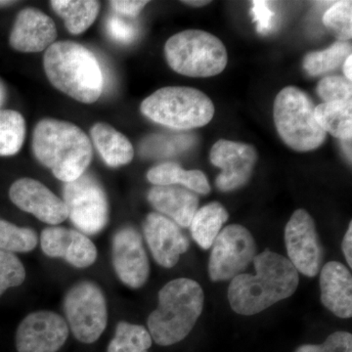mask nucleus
I'll return each instance as SVG.
<instances>
[{
    "mask_svg": "<svg viewBox=\"0 0 352 352\" xmlns=\"http://www.w3.org/2000/svg\"><path fill=\"white\" fill-rule=\"evenodd\" d=\"M256 274L241 273L231 280L228 300L236 314L251 316L293 296L300 276L282 254L266 250L252 261Z\"/></svg>",
    "mask_w": 352,
    "mask_h": 352,
    "instance_id": "obj_1",
    "label": "nucleus"
},
{
    "mask_svg": "<svg viewBox=\"0 0 352 352\" xmlns=\"http://www.w3.org/2000/svg\"><path fill=\"white\" fill-rule=\"evenodd\" d=\"M32 151L57 179L74 182L91 163L92 146L82 129L72 122L44 119L32 134Z\"/></svg>",
    "mask_w": 352,
    "mask_h": 352,
    "instance_id": "obj_2",
    "label": "nucleus"
},
{
    "mask_svg": "<svg viewBox=\"0 0 352 352\" xmlns=\"http://www.w3.org/2000/svg\"><path fill=\"white\" fill-rule=\"evenodd\" d=\"M44 71L57 89L82 103L98 100L104 88L100 64L91 51L73 41H58L46 50Z\"/></svg>",
    "mask_w": 352,
    "mask_h": 352,
    "instance_id": "obj_3",
    "label": "nucleus"
},
{
    "mask_svg": "<svg viewBox=\"0 0 352 352\" xmlns=\"http://www.w3.org/2000/svg\"><path fill=\"white\" fill-rule=\"evenodd\" d=\"M205 295L198 282L177 278L164 285L159 293L157 307L148 318L152 340L170 346L184 340L200 318Z\"/></svg>",
    "mask_w": 352,
    "mask_h": 352,
    "instance_id": "obj_4",
    "label": "nucleus"
},
{
    "mask_svg": "<svg viewBox=\"0 0 352 352\" xmlns=\"http://www.w3.org/2000/svg\"><path fill=\"white\" fill-rule=\"evenodd\" d=\"M140 110L153 122L178 131L206 126L214 116V103L207 95L183 87L157 90L142 102Z\"/></svg>",
    "mask_w": 352,
    "mask_h": 352,
    "instance_id": "obj_5",
    "label": "nucleus"
},
{
    "mask_svg": "<svg viewBox=\"0 0 352 352\" xmlns=\"http://www.w3.org/2000/svg\"><path fill=\"white\" fill-rule=\"evenodd\" d=\"M164 53L173 71L191 78L219 75L228 61L222 41L200 30H187L171 36L164 46Z\"/></svg>",
    "mask_w": 352,
    "mask_h": 352,
    "instance_id": "obj_6",
    "label": "nucleus"
},
{
    "mask_svg": "<svg viewBox=\"0 0 352 352\" xmlns=\"http://www.w3.org/2000/svg\"><path fill=\"white\" fill-rule=\"evenodd\" d=\"M315 106L300 88L285 87L274 102V122L282 140L292 149L308 152L323 145L327 134L315 120Z\"/></svg>",
    "mask_w": 352,
    "mask_h": 352,
    "instance_id": "obj_7",
    "label": "nucleus"
},
{
    "mask_svg": "<svg viewBox=\"0 0 352 352\" xmlns=\"http://www.w3.org/2000/svg\"><path fill=\"white\" fill-rule=\"evenodd\" d=\"M64 311L69 330L78 342L94 344L107 327V302L103 291L91 281H82L65 296Z\"/></svg>",
    "mask_w": 352,
    "mask_h": 352,
    "instance_id": "obj_8",
    "label": "nucleus"
},
{
    "mask_svg": "<svg viewBox=\"0 0 352 352\" xmlns=\"http://www.w3.org/2000/svg\"><path fill=\"white\" fill-rule=\"evenodd\" d=\"M63 201L68 217L80 232L95 235L107 226V196L100 182L85 173L74 182L65 183Z\"/></svg>",
    "mask_w": 352,
    "mask_h": 352,
    "instance_id": "obj_9",
    "label": "nucleus"
},
{
    "mask_svg": "<svg viewBox=\"0 0 352 352\" xmlns=\"http://www.w3.org/2000/svg\"><path fill=\"white\" fill-rule=\"evenodd\" d=\"M212 247L208 275L214 282L232 280L256 256V241L252 233L239 224H231L222 229Z\"/></svg>",
    "mask_w": 352,
    "mask_h": 352,
    "instance_id": "obj_10",
    "label": "nucleus"
},
{
    "mask_svg": "<svg viewBox=\"0 0 352 352\" xmlns=\"http://www.w3.org/2000/svg\"><path fill=\"white\" fill-rule=\"evenodd\" d=\"M285 245L289 263L298 272L315 277L322 268L324 250L315 222L307 210L298 208L285 228Z\"/></svg>",
    "mask_w": 352,
    "mask_h": 352,
    "instance_id": "obj_11",
    "label": "nucleus"
},
{
    "mask_svg": "<svg viewBox=\"0 0 352 352\" xmlns=\"http://www.w3.org/2000/svg\"><path fill=\"white\" fill-rule=\"evenodd\" d=\"M210 159L221 170L215 182L217 188L230 192L245 186L251 179L258 153L254 146L220 139L212 146Z\"/></svg>",
    "mask_w": 352,
    "mask_h": 352,
    "instance_id": "obj_12",
    "label": "nucleus"
},
{
    "mask_svg": "<svg viewBox=\"0 0 352 352\" xmlns=\"http://www.w3.org/2000/svg\"><path fill=\"white\" fill-rule=\"evenodd\" d=\"M69 329L63 317L52 311L25 316L16 332L18 352H57L68 340Z\"/></svg>",
    "mask_w": 352,
    "mask_h": 352,
    "instance_id": "obj_13",
    "label": "nucleus"
},
{
    "mask_svg": "<svg viewBox=\"0 0 352 352\" xmlns=\"http://www.w3.org/2000/svg\"><path fill=\"white\" fill-rule=\"evenodd\" d=\"M112 261L116 274L126 286L131 289L144 286L150 274L149 259L135 228L124 226L113 235Z\"/></svg>",
    "mask_w": 352,
    "mask_h": 352,
    "instance_id": "obj_14",
    "label": "nucleus"
},
{
    "mask_svg": "<svg viewBox=\"0 0 352 352\" xmlns=\"http://www.w3.org/2000/svg\"><path fill=\"white\" fill-rule=\"evenodd\" d=\"M9 198L16 207L34 215L44 223L55 226L68 219L63 200L32 178H20L14 182L9 189Z\"/></svg>",
    "mask_w": 352,
    "mask_h": 352,
    "instance_id": "obj_15",
    "label": "nucleus"
},
{
    "mask_svg": "<svg viewBox=\"0 0 352 352\" xmlns=\"http://www.w3.org/2000/svg\"><path fill=\"white\" fill-rule=\"evenodd\" d=\"M143 233L153 258L164 268L176 265L189 249V240L180 227L159 212H151L143 223Z\"/></svg>",
    "mask_w": 352,
    "mask_h": 352,
    "instance_id": "obj_16",
    "label": "nucleus"
},
{
    "mask_svg": "<svg viewBox=\"0 0 352 352\" xmlns=\"http://www.w3.org/2000/svg\"><path fill=\"white\" fill-rule=\"evenodd\" d=\"M41 250L50 258H63L76 268L91 266L97 249L85 234L65 227L51 226L41 235Z\"/></svg>",
    "mask_w": 352,
    "mask_h": 352,
    "instance_id": "obj_17",
    "label": "nucleus"
},
{
    "mask_svg": "<svg viewBox=\"0 0 352 352\" xmlns=\"http://www.w3.org/2000/svg\"><path fill=\"white\" fill-rule=\"evenodd\" d=\"M56 38V25L53 20L41 10L29 7L18 14L9 43L20 52H41L52 45Z\"/></svg>",
    "mask_w": 352,
    "mask_h": 352,
    "instance_id": "obj_18",
    "label": "nucleus"
},
{
    "mask_svg": "<svg viewBox=\"0 0 352 352\" xmlns=\"http://www.w3.org/2000/svg\"><path fill=\"white\" fill-rule=\"evenodd\" d=\"M321 302L339 318L352 316V276L344 264L330 261L321 268Z\"/></svg>",
    "mask_w": 352,
    "mask_h": 352,
    "instance_id": "obj_19",
    "label": "nucleus"
},
{
    "mask_svg": "<svg viewBox=\"0 0 352 352\" xmlns=\"http://www.w3.org/2000/svg\"><path fill=\"white\" fill-rule=\"evenodd\" d=\"M148 200L159 214L182 227L190 226L199 208L196 193L176 185L152 187L148 192Z\"/></svg>",
    "mask_w": 352,
    "mask_h": 352,
    "instance_id": "obj_20",
    "label": "nucleus"
},
{
    "mask_svg": "<svg viewBox=\"0 0 352 352\" xmlns=\"http://www.w3.org/2000/svg\"><path fill=\"white\" fill-rule=\"evenodd\" d=\"M90 135L102 159L111 168L131 163L134 149L131 141L105 122H97L90 129Z\"/></svg>",
    "mask_w": 352,
    "mask_h": 352,
    "instance_id": "obj_21",
    "label": "nucleus"
},
{
    "mask_svg": "<svg viewBox=\"0 0 352 352\" xmlns=\"http://www.w3.org/2000/svg\"><path fill=\"white\" fill-rule=\"evenodd\" d=\"M147 179L155 186L182 185L184 188L194 193L207 195L210 192V183L203 171L185 170L177 164L164 163L157 164L147 173Z\"/></svg>",
    "mask_w": 352,
    "mask_h": 352,
    "instance_id": "obj_22",
    "label": "nucleus"
},
{
    "mask_svg": "<svg viewBox=\"0 0 352 352\" xmlns=\"http://www.w3.org/2000/svg\"><path fill=\"white\" fill-rule=\"evenodd\" d=\"M228 219L226 208L217 201L198 208L189 226L192 237L204 250L210 249Z\"/></svg>",
    "mask_w": 352,
    "mask_h": 352,
    "instance_id": "obj_23",
    "label": "nucleus"
},
{
    "mask_svg": "<svg viewBox=\"0 0 352 352\" xmlns=\"http://www.w3.org/2000/svg\"><path fill=\"white\" fill-rule=\"evenodd\" d=\"M315 120L326 133L340 140H351L352 103L328 102L315 106Z\"/></svg>",
    "mask_w": 352,
    "mask_h": 352,
    "instance_id": "obj_24",
    "label": "nucleus"
},
{
    "mask_svg": "<svg viewBox=\"0 0 352 352\" xmlns=\"http://www.w3.org/2000/svg\"><path fill=\"white\" fill-rule=\"evenodd\" d=\"M50 6L73 34L87 31L96 20L100 9V2L94 0H52Z\"/></svg>",
    "mask_w": 352,
    "mask_h": 352,
    "instance_id": "obj_25",
    "label": "nucleus"
},
{
    "mask_svg": "<svg viewBox=\"0 0 352 352\" xmlns=\"http://www.w3.org/2000/svg\"><path fill=\"white\" fill-rule=\"evenodd\" d=\"M25 122L19 112L0 108V157L17 154L24 144Z\"/></svg>",
    "mask_w": 352,
    "mask_h": 352,
    "instance_id": "obj_26",
    "label": "nucleus"
},
{
    "mask_svg": "<svg viewBox=\"0 0 352 352\" xmlns=\"http://www.w3.org/2000/svg\"><path fill=\"white\" fill-rule=\"evenodd\" d=\"M349 55L351 44L337 41L327 50L308 53L303 60V69L309 76H321L339 68Z\"/></svg>",
    "mask_w": 352,
    "mask_h": 352,
    "instance_id": "obj_27",
    "label": "nucleus"
},
{
    "mask_svg": "<svg viewBox=\"0 0 352 352\" xmlns=\"http://www.w3.org/2000/svg\"><path fill=\"white\" fill-rule=\"evenodd\" d=\"M152 342L147 329L122 321L116 328L115 337L109 344L107 352H148Z\"/></svg>",
    "mask_w": 352,
    "mask_h": 352,
    "instance_id": "obj_28",
    "label": "nucleus"
},
{
    "mask_svg": "<svg viewBox=\"0 0 352 352\" xmlns=\"http://www.w3.org/2000/svg\"><path fill=\"white\" fill-rule=\"evenodd\" d=\"M36 231L28 227H19L0 217V251L29 252L38 245Z\"/></svg>",
    "mask_w": 352,
    "mask_h": 352,
    "instance_id": "obj_29",
    "label": "nucleus"
},
{
    "mask_svg": "<svg viewBox=\"0 0 352 352\" xmlns=\"http://www.w3.org/2000/svg\"><path fill=\"white\" fill-rule=\"evenodd\" d=\"M323 23L339 41L347 43L352 38V2H336L324 14Z\"/></svg>",
    "mask_w": 352,
    "mask_h": 352,
    "instance_id": "obj_30",
    "label": "nucleus"
},
{
    "mask_svg": "<svg viewBox=\"0 0 352 352\" xmlns=\"http://www.w3.org/2000/svg\"><path fill=\"white\" fill-rule=\"evenodd\" d=\"M25 270L19 258L12 252L0 251V296L7 289L24 283Z\"/></svg>",
    "mask_w": 352,
    "mask_h": 352,
    "instance_id": "obj_31",
    "label": "nucleus"
},
{
    "mask_svg": "<svg viewBox=\"0 0 352 352\" xmlns=\"http://www.w3.org/2000/svg\"><path fill=\"white\" fill-rule=\"evenodd\" d=\"M317 94L323 99L324 103L335 101L352 103L351 82L342 76H331L322 78L317 87Z\"/></svg>",
    "mask_w": 352,
    "mask_h": 352,
    "instance_id": "obj_32",
    "label": "nucleus"
},
{
    "mask_svg": "<svg viewBox=\"0 0 352 352\" xmlns=\"http://www.w3.org/2000/svg\"><path fill=\"white\" fill-rule=\"evenodd\" d=\"M295 352H352V335L349 332L331 333L321 344H303Z\"/></svg>",
    "mask_w": 352,
    "mask_h": 352,
    "instance_id": "obj_33",
    "label": "nucleus"
},
{
    "mask_svg": "<svg viewBox=\"0 0 352 352\" xmlns=\"http://www.w3.org/2000/svg\"><path fill=\"white\" fill-rule=\"evenodd\" d=\"M106 31L109 36L120 43H131L136 38L135 27L120 19L117 16H111L106 22Z\"/></svg>",
    "mask_w": 352,
    "mask_h": 352,
    "instance_id": "obj_34",
    "label": "nucleus"
},
{
    "mask_svg": "<svg viewBox=\"0 0 352 352\" xmlns=\"http://www.w3.org/2000/svg\"><path fill=\"white\" fill-rule=\"evenodd\" d=\"M252 14L259 34H267L272 29L274 19V11L271 9L270 2L261 0L252 2Z\"/></svg>",
    "mask_w": 352,
    "mask_h": 352,
    "instance_id": "obj_35",
    "label": "nucleus"
},
{
    "mask_svg": "<svg viewBox=\"0 0 352 352\" xmlns=\"http://www.w3.org/2000/svg\"><path fill=\"white\" fill-rule=\"evenodd\" d=\"M149 1L142 0H113L110 1V6L115 12L126 17H138L139 13L142 11Z\"/></svg>",
    "mask_w": 352,
    "mask_h": 352,
    "instance_id": "obj_36",
    "label": "nucleus"
},
{
    "mask_svg": "<svg viewBox=\"0 0 352 352\" xmlns=\"http://www.w3.org/2000/svg\"><path fill=\"white\" fill-rule=\"evenodd\" d=\"M342 252L346 256V263H349V267H352V224L349 223V229H347L346 235L342 243Z\"/></svg>",
    "mask_w": 352,
    "mask_h": 352,
    "instance_id": "obj_37",
    "label": "nucleus"
},
{
    "mask_svg": "<svg viewBox=\"0 0 352 352\" xmlns=\"http://www.w3.org/2000/svg\"><path fill=\"white\" fill-rule=\"evenodd\" d=\"M344 76H346V78L349 82H351L352 80V56L349 55V57L346 58V61L344 62Z\"/></svg>",
    "mask_w": 352,
    "mask_h": 352,
    "instance_id": "obj_38",
    "label": "nucleus"
},
{
    "mask_svg": "<svg viewBox=\"0 0 352 352\" xmlns=\"http://www.w3.org/2000/svg\"><path fill=\"white\" fill-rule=\"evenodd\" d=\"M6 85H3V82L0 80V108L2 107V105H3L4 103H6Z\"/></svg>",
    "mask_w": 352,
    "mask_h": 352,
    "instance_id": "obj_39",
    "label": "nucleus"
},
{
    "mask_svg": "<svg viewBox=\"0 0 352 352\" xmlns=\"http://www.w3.org/2000/svg\"><path fill=\"white\" fill-rule=\"evenodd\" d=\"M183 3L188 4V6L193 7H201L207 6V4L210 3V1H206V0L205 1H201V0H200V1H195V0H191V1H183Z\"/></svg>",
    "mask_w": 352,
    "mask_h": 352,
    "instance_id": "obj_40",
    "label": "nucleus"
},
{
    "mask_svg": "<svg viewBox=\"0 0 352 352\" xmlns=\"http://www.w3.org/2000/svg\"><path fill=\"white\" fill-rule=\"evenodd\" d=\"M15 3L16 1H9V0H0V8H3V7L13 6V4Z\"/></svg>",
    "mask_w": 352,
    "mask_h": 352,
    "instance_id": "obj_41",
    "label": "nucleus"
}]
</instances>
